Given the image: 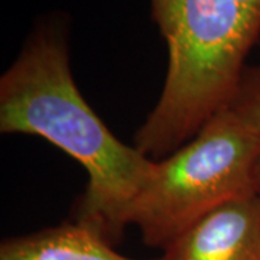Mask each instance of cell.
Here are the masks:
<instances>
[{
	"instance_id": "cell-4",
	"label": "cell",
	"mask_w": 260,
	"mask_h": 260,
	"mask_svg": "<svg viewBox=\"0 0 260 260\" xmlns=\"http://www.w3.org/2000/svg\"><path fill=\"white\" fill-rule=\"evenodd\" d=\"M162 260H260V203L254 191L205 215L168 246Z\"/></svg>"
},
{
	"instance_id": "cell-6",
	"label": "cell",
	"mask_w": 260,
	"mask_h": 260,
	"mask_svg": "<svg viewBox=\"0 0 260 260\" xmlns=\"http://www.w3.org/2000/svg\"><path fill=\"white\" fill-rule=\"evenodd\" d=\"M230 110L260 138V64L246 67Z\"/></svg>"
},
{
	"instance_id": "cell-8",
	"label": "cell",
	"mask_w": 260,
	"mask_h": 260,
	"mask_svg": "<svg viewBox=\"0 0 260 260\" xmlns=\"http://www.w3.org/2000/svg\"><path fill=\"white\" fill-rule=\"evenodd\" d=\"M253 191H254V194H256L260 203V156L256 162L254 174H253Z\"/></svg>"
},
{
	"instance_id": "cell-3",
	"label": "cell",
	"mask_w": 260,
	"mask_h": 260,
	"mask_svg": "<svg viewBox=\"0 0 260 260\" xmlns=\"http://www.w3.org/2000/svg\"><path fill=\"white\" fill-rule=\"evenodd\" d=\"M260 138L227 109L167 158L155 160L130 205L127 224L165 250L205 215L253 191Z\"/></svg>"
},
{
	"instance_id": "cell-2",
	"label": "cell",
	"mask_w": 260,
	"mask_h": 260,
	"mask_svg": "<svg viewBox=\"0 0 260 260\" xmlns=\"http://www.w3.org/2000/svg\"><path fill=\"white\" fill-rule=\"evenodd\" d=\"M150 8L167 44V77L133 146L160 160L230 109L260 23L236 0H150Z\"/></svg>"
},
{
	"instance_id": "cell-1",
	"label": "cell",
	"mask_w": 260,
	"mask_h": 260,
	"mask_svg": "<svg viewBox=\"0 0 260 260\" xmlns=\"http://www.w3.org/2000/svg\"><path fill=\"white\" fill-rule=\"evenodd\" d=\"M70 20L49 13L38 20L0 77V132L48 140L87 174L75 220L112 243L129 227L130 205L155 160L123 143L94 113L70 65Z\"/></svg>"
},
{
	"instance_id": "cell-5",
	"label": "cell",
	"mask_w": 260,
	"mask_h": 260,
	"mask_svg": "<svg viewBox=\"0 0 260 260\" xmlns=\"http://www.w3.org/2000/svg\"><path fill=\"white\" fill-rule=\"evenodd\" d=\"M0 260H138L113 249L102 233L83 221L62 223L0 244ZM153 260H162V257Z\"/></svg>"
},
{
	"instance_id": "cell-7",
	"label": "cell",
	"mask_w": 260,
	"mask_h": 260,
	"mask_svg": "<svg viewBox=\"0 0 260 260\" xmlns=\"http://www.w3.org/2000/svg\"><path fill=\"white\" fill-rule=\"evenodd\" d=\"M236 2L260 23V0H236Z\"/></svg>"
}]
</instances>
